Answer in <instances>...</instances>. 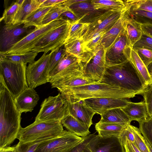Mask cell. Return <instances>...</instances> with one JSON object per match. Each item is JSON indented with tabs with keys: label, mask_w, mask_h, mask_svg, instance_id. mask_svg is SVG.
I'll return each mask as SVG.
<instances>
[{
	"label": "cell",
	"mask_w": 152,
	"mask_h": 152,
	"mask_svg": "<svg viewBox=\"0 0 152 152\" xmlns=\"http://www.w3.org/2000/svg\"><path fill=\"white\" fill-rule=\"evenodd\" d=\"M21 114L14 97L0 77V148L10 146L17 138L22 127Z\"/></svg>",
	"instance_id": "6da1fadb"
},
{
	"label": "cell",
	"mask_w": 152,
	"mask_h": 152,
	"mask_svg": "<svg viewBox=\"0 0 152 152\" xmlns=\"http://www.w3.org/2000/svg\"><path fill=\"white\" fill-rule=\"evenodd\" d=\"M100 82L118 87L133 98L137 95H142L146 88L129 60L118 64L106 66Z\"/></svg>",
	"instance_id": "7a4b0ae2"
},
{
	"label": "cell",
	"mask_w": 152,
	"mask_h": 152,
	"mask_svg": "<svg viewBox=\"0 0 152 152\" xmlns=\"http://www.w3.org/2000/svg\"><path fill=\"white\" fill-rule=\"evenodd\" d=\"M27 67V64L14 62L0 56V77L14 98L28 88Z\"/></svg>",
	"instance_id": "3957f363"
},
{
	"label": "cell",
	"mask_w": 152,
	"mask_h": 152,
	"mask_svg": "<svg viewBox=\"0 0 152 152\" xmlns=\"http://www.w3.org/2000/svg\"><path fill=\"white\" fill-rule=\"evenodd\" d=\"M60 93L63 95H70L81 100L102 97L133 98L128 93L118 87L100 82L69 88Z\"/></svg>",
	"instance_id": "277c9868"
},
{
	"label": "cell",
	"mask_w": 152,
	"mask_h": 152,
	"mask_svg": "<svg viewBox=\"0 0 152 152\" xmlns=\"http://www.w3.org/2000/svg\"><path fill=\"white\" fill-rule=\"evenodd\" d=\"M64 131L61 122L58 121H34L21 127L17 138L22 143L46 140L59 136Z\"/></svg>",
	"instance_id": "5b68a950"
},
{
	"label": "cell",
	"mask_w": 152,
	"mask_h": 152,
	"mask_svg": "<svg viewBox=\"0 0 152 152\" xmlns=\"http://www.w3.org/2000/svg\"><path fill=\"white\" fill-rule=\"evenodd\" d=\"M69 114L66 99L59 93L56 96H50L44 99L35 121H56L61 122Z\"/></svg>",
	"instance_id": "8992f818"
},
{
	"label": "cell",
	"mask_w": 152,
	"mask_h": 152,
	"mask_svg": "<svg viewBox=\"0 0 152 152\" xmlns=\"http://www.w3.org/2000/svg\"><path fill=\"white\" fill-rule=\"evenodd\" d=\"M71 23L67 21L55 28L40 39L34 45L32 50L46 54L63 46L67 38Z\"/></svg>",
	"instance_id": "52a82bcc"
},
{
	"label": "cell",
	"mask_w": 152,
	"mask_h": 152,
	"mask_svg": "<svg viewBox=\"0 0 152 152\" xmlns=\"http://www.w3.org/2000/svg\"><path fill=\"white\" fill-rule=\"evenodd\" d=\"M67 20H54L39 28H36L31 32L14 45L3 54H20L32 51L34 44L42 37L52 30L63 24Z\"/></svg>",
	"instance_id": "ba28073f"
},
{
	"label": "cell",
	"mask_w": 152,
	"mask_h": 152,
	"mask_svg": "<svg viewBox=\"0 0 152 152\" xmlns=\"http://www.w3.org/2000/svg\"><path fill=\"white\" fill-rule=\"evenodd\" d=\"M83 138L70 132L64 130L59 136L40 143L35 152H69L79 144Z\"/></svg>",
	"instance_id": "9c48e42d"
},
{
	"label": "cell",
	"mask_w": 152,
	"mask_h": 152,
	"mask_svg": "<svg viewBox=\"0 0 152 152\" xmlns=\"http://www.w3.org/2000/svg\"><path fill=\"white\" fill-rule=\"evenodd\" d=\"M34 26H26L24 23L5 24L1 30L0 54L8 51L15 44L22 39L35 28Z\"/></svg>",
	"instance_id": "30bf717a"
},
{
	"label": "cell",
	"mask_w": 152,
	"mask_h": 152,
	"mask_svg": "<svg viewBox=\"0 0 152 152\" xmlns=\"http://www.w3.org/2000/svg\"><path fill=\"white\" fill-rule=\"evenodd\" d=\"M126 7L123 10L106 11L93 19L89 23L88 27L83 36L84 42L88 41L97 33L108 31L118 20Z\"/></svg>",
	"instance_id": "8fae6325"
},
{
	"label": "cell",
	"mask_w": 152,
	"mask_h": 152,
	"mask_svg": "<svg viewBox=\"0 0 152 152\" xmlns=\"http://www.w3.org/2000/svg\"><path fill=\"white\" fill-rule=\"evenodd\" d=\"M52 52L48 54L44 53L38 60L27 66L26 78L29 88L34 89L48 82L47 67Z\"/></svg>",
	"instance_id": "7c38bea8"
},
{
	"label": "cell",
	"mask_w": 152,
	"mask_h": 152,
	"mask_svg": "<svg viewBox=\"0 0 152 152\" xmlns=\"http://www.w3.org/2000/svg\"><path fill=\"white\" fill-rule=\"evenodd\" d=\"M132 48L129 45L124 27L117 41L106 52V66L118 64L129 60Z\"/></svg>",
	"instance_id": "4fadbf2b"
},
{
	"label": "cell",
	"mask_w": 152,
	"mask_h": 152,
	"mask_svg": "<svg viewBox=\"0 0 152 152\" xmlns=\"http://www.w3.org/2000/svg\"><path fill=\"white\" fill-rule=\"evenodd\" d=\"M93 53V56L89 62L83 65L84 75L96 82H100L106 67V51L101 45Z\"/></svg>",
	"instance_id": "5bb4252c"
},
{
	"label": "cell",
	"mask_w": 152,
	"mask_h": 152,
	"mask_svg": "<svg viewBox=\"0 0 152 152\" xmlns=\"http://www.w3.org/2000/svg\"><path fill=\"white\" fill-rule=\"evenodd\" d=\"M63 95L67 101L69 114L89 128L93 124L92 119L96 112L86 104L84 100Z\"/></svg>",
	"instance_id": "9a60e30c"
},
{
	"label": "cell",
	"mask_w": 152,
	"mask_h": 152,
	"mask_svg": "<svg viewBox=\"0 0 152 152\" xmlns=\"http://www.w3.org/2000/svg\"><path fill=\"white\" fill-rule=\"evenodd\" d=\"M83 152H125V151L118 137H102L96 135Z\"/></svg>",
	"instance_id": "2e32d148"
},
{
	"label": "cell",
	"mask_w": 152,
	"mask_h": 152,
	"mask_svg": "<svg viewBox=\"0 0 152 152\" xmlns=\"http://www.w3.org/2000/svg\"><path fill=\"white\" fill-rule=\"evenodd\" d=\"M83 100L87 106L100 115L112 109L124 107L131 102L126 99L108 97L91 98Z\"/></svg>",
	"instance_id": "e0dca14e"
},
{
	"label": "cell",
	"mask_w": 152,
	"mask_h": 152,
	"mask_svg": "<svg viewBox=\"0 0 152 152\" xmlns=\"http://www.w3.org/2000/svg\"><path fill=\"white\" fill-rule=\"evenodd\" d=\"M127 7L120 18L112 27L104 35L101 45L106 52L114 44L124 29L126 20L129 17V11L132 6L131 0H126Z\"/></svg>",
	"instance_id": "ac0fdd59"
},
{
	"label": "cell",
	"mask_w": 152,
	"mask_h": 152,
	"mask_svg": "<svg viewBox=\"0 0 152 152\" xmlns=\"http://www.w3.org/2000/svg\"><path fill=\"white\" fill-rule=\"evenodd\" d=\"M39 97L34 89L28 88L14 98L15 105L21 113L31 112L37 105Z\"/></svg>",
	"instance_id": "d6986e66"
},
{
	"label": "cell",
	"mask_w": 152,
	"mask_h": 152,
	"mask_svg": "<svg viewBox=\"0 0 152 152\" xmlns=\"http://www.w3.org/2000/svg\"><path fill=\"white\" fill-rule=\"evenodd\" d=\"M82 37L68 42L64 44L66 52L77 58L86 65L88 64L93 56V53L85 46Z\"/></svg>",
	"instance_id": "ffe728a7"
},
{
	"label": "cell",
	"mask_w": 152,
	"mask_h": 152,
	"mask_svg": "<svg viewBox=\"0 0 152 152\" xmlns=\"http://www.w3.org/2000/svg\"><path fill=\"white\" fill-rule=\"evenodd\" d=\"M121 109L131 121H135L139 123L150 117L144 101L136 103L131 102Z\"/></svg>",
	"instance_id": "44dd1931"
},
{
	"label": "cell",
	"mask_w": 152,
	"mask_h": 152,
	"mask_svg": "<svg viewBox=\"0 0 152 152\" xmlns=\"http://www.w3.org/2000/svg\"><path fill=\"white\" fill-rule=\"evenodd\" d=\"M61 123L68 131L78 136L85 137L91 133L89 128L70 114L64 117Z\"/></svg>",
	"instance_id": "7402d4cb"
},
{
	"label": "cell",
	"mask_w": 152,
	"mask_h": 152,
	"mask_svg": "<svg viewBox=\"0 0 152 152\" xmlns=\"http://www.w3.org/2000/svg\"><path fill=\"white\" fill-rule=\"evenodd\" d=\"M100 121L116 124L125 126L132 121L121 108L112 109L104 112L101 115Z\"/></svg>",
	"instance_id": "603a6c76"
},
{
	"label": "cell",
	"mask_w": 152,
	"mask_h": 152,
	"mask_svg": "<svg viewBox=\"0 0 152 152\" xmlns=\"http://www.w3.org/2000/svg\"><path fill=\"white\" fill-rule=\"evenodd\" d=\"M141 25L130 16L125 21L124 28L129 45L132 48L142 35Z\"/></svg>",
	"instance_id": "cb8c5ba5"
},
{
	"label": "cell",
	"mask_w": 152,
	"mask_h": 152,
	"mask_svg": "<svg viewBox=\"0 0 152 152\" xmlns=\"http://www.w3.org/2000/svg\"><path fill=\"white\" fill-rule=\"evenodd\" d=\"M41 4L38 0H24L18 11L13 20V24L23 23L26 19L38 9Z\"/></svg>",
	"instance_id": "d4e9b609"
},
{
	"label": "cell",
	"mask_w": 152,
	"mask_h": 152,
	"mask_svg": "<svg viewBox=\"0 0 152 152\" xmlns=\"http://www.w3.org/2000/svg\"><path fill=\"white\" fill-rule=\"evenodd\" d=\"M129 60L139 74L145 88L150 84L151 78L148 69L139 57L136 51L132 49Z\"/></svg>",
	"instance_id": "484cf974"
},
{
	"label": "cell",
	"mask_w": 152,
	"mask_h": 152,
	"mask_svg": "<svg viewBox=\"0 0 152 152\" xmlns=\"http://www.w3.org/2000/svg\"><path fill=\"white\" fill-rule=\"evenodd\" d=\"M125 126L99 121L96 124L95 129L101 137H119Z\"/></svg>",
	"instance_id": "4316f807"
},
{
	"label": "cell",
	"mask_w": 152,
	"mask_h": 152,
	"mask_svg": "<svg viewBox=\"0 0 152 152\" xmlns=\"http://www.w3.org/2000/svg\"><path fill=\"white\" fill-rule=\"evenodd\" d=\"M95 10L106 11H119L125 9L127 6L126 0H91Z\"/></svg>",
	"instance_id": "83f0119b"
},
{
	"label": "cell",
	"mask_w": 152,
	"mask_h": 152,
	"mask_svg": "<svg viewBox=\"0 0 152 152\" xmlns=\"http://www.w3.org/2000/svg\"><path fill=\"white\" fill-rule=\"evenodd\" d=\"M52 7H41L30 14L24 21L26 26H34L39 28L43 25V20Z\"/></svg>",
	"instance_id": "f1b7e54d"
},
{
	"label": "cell",
	"mask_w": 152,
	"mask_h": 152,
	"mask_svg": "<svg viewBox=\"0 0 152 152\" xmlns=\"http://www.w3.org/2000/svg\"><path fill=\"white\" fill-rule=\"evenodd\" d=\"M80 61L75 56L66 52L48 77V82L61 72Z\"/></svg>",
	"instance_id": "f546056e"
},
{
	"label": "cell",
	"mask_w": 152,
	"mask_h": 152,
	"mask_svg": "<svg viewBox=\"0 0 152 152\" xmlns=\"http://www.w3.org/2000/svg\"><path fill=\"white\" fill-rule=\"evenodd\" d=\"M99 82L94 81L92 79L85 76L84 75L69 80L55 86L60 92L64 90L75 87L95 83Z\"/></svg>",
	"instance_id": "4dcf8cb0"
},
{
	"label": "cell",
	"mask_w": 152,
	"mask_h": 152,
	"mask_svg": "<svg viewBox=\"0 0 152 152\" xmlns=\"http://www.w3.org/2000/svg\"><path fill=\"white\" fill-rule=\"evenodd\" d=\"M39 52L32 50L30 52L20 54H0L1 56L10 61L17 63L30 64L34 62Z\"/></svg>",
	"instance_id": "1f68e13d"
},
{
	"label": "cell",
	"mask_w": 152,
	"mask_h": 152,
	"mask_svg": "<svg viewBox=\"0 0 152 152\" xmlns=\"http://www.w3.org/2000/svg\"><path fill=\"white\" fill-rule=\"evenodd\" d=\"M89 25V23H82L79 22L78 20L71 23L65 43L82 37Z\"/></svg>",
	"instance_id": "d6a6232c"
},
{
	"label": "cell",
	"mask_w": 152,
	"mask_h": 152,
	"mask_svg": "<svg viewBox=\"0 0 152 152\" xmlns=\"http://www.w3.org/2000/svg\"><path fill=\"white\" fill-rule=\"evenodd\" d=\"M129 15L130 18L140 24L152 25V12L135 9L131 6Z\"/></svg>",
	"instance_id": "836d02e7"
},
{
	"label": "cell",
	"mask_w": 152,
	"mask_h": 152,
	"mask_svg": "<svg viewBox=\"0 0 152 152\" xmlns=\"http://www.w3.org/2000/svg\"><path fill=\"white\" fill-rule=\"evenodd\" d=\"M63 3L52 7L43 20L42 22L43 25L46 24L54 20H60L59 19V17L63 13L66 11H71L69 7L63 5Z\"/></svg>",
	"instance_id": "e575fe53"
},
{
	"label": "cell",
	"mask_w": 152,
	"mask_h": 152,
	"mask_svg": "<svg viewBox=\"0 0 152 152\" xmlns=\"http://www.w3.org/2000/svg\"><path fill=\"white\" fill-rule=\"evenodd\" d=\"M20 5L16 1L13 2L4 10L0 21H4L5 24L12 23L14 18Z\"/></svg>",
	"instance_id": "d590c367"
},
{
	"label": "cell",
	"mask_w": 152,
	"mask_h": 152,
	"mask_svg": "<svg viewBox=\"0 0 152 152\" xmlns=\"http://www.w3.org/2000/svg\"><path fill=\"white\" fill-rule=\"evenodd\" d=\"M66 53V50L64 45L59 48L53 51L47 67L48 77Z\"/></svg>",
	"instance_id": "8d00e7d4"
},
{
	"label": "cell",
	"mask_w": 152,
	"mask_h": 152,
	"mask_svg": "<svg viewBox=\"0 0 152 152\" xmlns=\"http://www.w3.org/2000/svg\"><path fill=\"white\" fill-rule=\"evenodd\" d=\"M139 123V129L142 136L152 147V118Z\"/></svg>",
	"instance_id": "74e56055"
},
{
	"label": "cell",
	"mask_w": 152,
	"mask_h": 152,
	"mask_svg": "<svg viewBox=\"0 0 152 152\" xmlns=\"http://www.w3.org/2000/svg\"><path fill=\"white\" fill-rule=\"evenodd\" d=\"M131 126L134 136V143L137 148L140 152H149L139 128L131 125Z\"/></svg>",
	"instance_id": "f35d334b"
},
{
	"label": "cell",
	"mask_w": 152,
	"mask_h": 152,
	"mask_svg": "<svg viewBox=\"0 0 152 152\" xmlns=\"http://www.w3.org/2000/svg\"><path fill=\"white\" fill-rule=\"evenodd\" d=\"M106 33L103 31L95 34L88 41L84 42L85 46L89 50L93 52L101 45L103 37Z\"/></svg>",
	"instance_id": "ab89813d"
},
{
	"label": "cell",
	"mask_w": 152,
	"mask_h": 152,
	"mask_svg": "<svg viewBox=\"0 0 152 152\" xmlns=\"http://www.w3.org/2000/svg\"><path fill=\"white\" fill-rule=\"evenodd\" d=\"M45 141V140L37 141L26 143H22L19 142L15 146V150L14 152H35L39 144Z\"/></svg>",
	"instance_id": "60d3db41"
},
{
	"label": "cell",
	"mask_w": 152,
	"mask_h": 152,
	"mask_svg": "<svg viewBox=\"0 0 152 152\" xmlns=\"http://www.w3.org/2000/svg\"><path fill=\"white\" fill-rule=\"evenodd\" d=\"M134 50L145 49L152 51V38L143 33L140 39L134 45Z\"/></svg>",
	"instance_id": "b9f144b4"
},
{
	"label": "cell",
	"mask_w": 152,
	"mask_h": 152,
	"mask_svg": "<svg viewBox=\"0 0 152 152\" xmlns=\"http://www.w3.org/2000/svg\"><path fill=\"white\" fill-rule=\"evenodd\" d=\"M145 102L149 116L152 115V83L149 85L142 94Z\"/></svg>",
	"instance_id": "7bdbcfd3"
},
{
	"label": "cell",
	"mask_w": 152,
	"mask_h": 152,
	"mask_svg": "<svg viewBox=\"0 0 152 152\" xmlns=\"http://www.w3.org/2000/svg\"><path fill=\"white\" fill-rule=\"evenodd\" d=\"M134 8L152 12V0H131Z\"/></svg>",
	"instance_id": "ee69618b"
},
{
	"label": "cell",
	"mask_w": 152,
	"mask_h": 152,
	"mask_svg": "<svg viewBox=\"0 0 152 152\" xmlns=\"http://www.w3.org/2000/svg\"><path fill=\"white\" fill-rule=\"evenodd\" d=\"M134 50L147 68L148 66L152 63V51L145 49Z\"/></svg>",
	"instance_id": "f6af8a7d"
},
{
	"label": "cell",
	"mask_w": 152,
	"mask_h": 152,
	"mask_svg": "<svg viewBox=\"0 0 152 152\" xmlns=\"http://www.w3.org/2000/svg\"><path fill=\"white\" fill-rule=\"evenodd\" d=\"M96 135L95 133H94L83 137L81 141L69 152H83L86 146Z\"/></svg>",
	"instance_id": "bcb514c9"
},
{
	"label": "cell",
	"mask_w": 152,
	"mask_h": 152,
	"mask_svg": "<svg viewBox=\"0 0 152 152\" xmlns=\"http://www.w3.org/2000/svg\"><path fill=\"white\" fill-rule=\"evenodd\" d=\"M124 149L125 152H140L134 143L126 138L118 137Z\"/></svg>",
	"instance_id": "7dc6e473"
},
{
	"label": "cell",
	"mask_w": 152,
	"mask_h": 152,
	"mask_svg": "<svg viewBox=\"0 0 152 152\" xmlns=\"http://www.w3.org/2000/svg\"><path fill=\"white\" fill-rule=\"evenodd\" d=\"M131 124L125 126L119 137L126 138L132 142L134 143V136L131 126Z\"/></svg>",
	"instance_id": "c3c4849f"
},
{
	"label": "cell",
	"mask_w": 152,
	"mask_h": 152,
	"mask_svg": "<svg viewBox=\"0 0 152 152\" xmlns=\"http://www.w3.org/2000/svg\"><path fill=\"white\" fill-rule=\"evenodd\" d=\"M60 20H69L71 23L77 20V19L74 15L70 11H66L63 13L59 17Z\"/></svg>",
	"instance_id": "681fc988"
},
{
	"label": "cell",
	"mask_w": 152,
	"mask_h": 152,
	"mask_svg": "<svg viewBox=\"0 0 152 152\" xmlns=\"http://www.w3.org/2000/svg\"><path fill=\"white\" fill-rule=\"evenodd\" d=\"M66 0H46L41 5V7H53L59 4L63 3Z\"/></svg>",
	"instance_id": "f907efd6"
},
{
	"label": "cell",
	"mask_w": 152,
	"mask_h": 152,
	"mask_svg": "<svg viewBox=\"0 0 152 152\" xmlns=\"http://www.w3.org/2000/svg\"><path fill=\"white\" fill-rule=\"evenodd\" d=\"M142 32L152 38V25H141Z\"/></svg>",
	"instance_id": "816d5d0a"
},
{
	"label": "cell",
	"mask_w": 152,
	"mask_h": 152,
	"mask_svg": "<svg viewBox=\"0 0 152 152\" xmlns=\"http://www.w3.org/2000/svg\"><path fill=\"white\" fill-rule=\"evenodd\" d=\"M84 0H66V1L63 3L64 5L68 7L75 4L81 2Z\"/></svg>",
	"instance_id": "f5cc1de1"
},
{
	"label": "cell",
	"mask_w": 152,
	"mask_h": 152,
	"mask_svg": "<svg viewBox=\"0 0 152 152\" xmlns=\"http://www.w3.org/2000/svg\"><path fill=\"white\" fill-rule=\"evenodd\" d=\"M15 150V146L10 147L9 146L0 148V152H14Z\"/></svg>",
	"instance_id": "db71d44e"
},
{
	"label": "cell",
	"mask_w": 152,
	"mask_h": 152,
	"mask_svg": "<svg viewBox=\"0 0 152 152\" xmlns=\"http://www.w3.org/2000/svg\"><path fill=\"white\" fill-rule=\"evenodd\" d=\"M145 143L149 152H152V147L147 140L145 138Z\"/></svg>",
	"instance_id": "11a10c76"
},
{
	"label": "cell",
	"mask_w": 152,
	"mask_h": 152,
	"mask_svg": "<svg viewBox=\"0 0 152 152\" xmlns=\"http://www.w3.org/2000/svg\"><path fill=\"white\" fill-rule=\"evenodd\" d=\"M147 69L150 75H151L152 73V63L148 66Z\"/></svg>",
	"instance_id": "9f6ffc18"
},
{
	"label": "cell",
	"mask_w": 152,
	"mask_h": 152,
	"mask_svg": "<svg viewBox=\"0 0 152 152\" xmlns=\"http://www.w3.org/2000/svg\"><path fill=\"white\" fill-rule=\"evenodd\" d=\"M150 77L151 78V82H150V84L152 83V73L150 75Z\"/></svg>",
	"instance_id": "6f0895ef"
},
{
	"label": "cell",
	"mask_w": 152,
	"mask_h": 152,
	"mask_svg": "<svg viewBox=\"0 0 152 152\" xmlns=\"http://www.w3.org/2000/svg\"><path fill=\"white\" fill-rule=\"evenodd\" d=\"M151 117L152 118V115H151Z\"/></svg>",
	"instance_id": "680465c9"
}]
</instances>
